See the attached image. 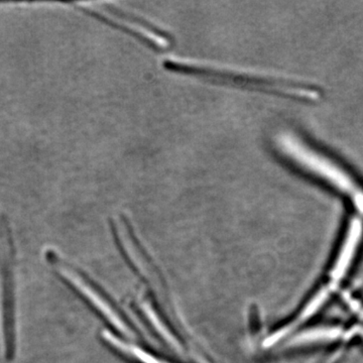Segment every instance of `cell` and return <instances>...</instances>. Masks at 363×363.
<instances>
[{
  "instance_id": "obj_1",
  "label": "cell",
  "mask_w": 363,
  "mask_h": 363,
  "mask_svg": "<svg viewBox=\"0 0 363 363\" xmlns=\"http://www.w3.org/2000/svg\"><path fill=\"white\" fill-rule=\"evenodd\" d=\"M278 143L285 156L292 160L300 168L330 184L332 187L342 194L350 196L357 211L363 216V190L358 187L343 169L328 157L310 149L295 136L281 135Z\"/></svg>"
},
{
  "instance_id": "obj_8",
  "label": "cell",
  "mask_w": 363,
  "mask_h": 363,
  "mask_svg": "<svg viewBox=\"0 0 363 363\" xmlns=\"http://www.w3.org/2000/svg\"><path fill=\"white\" fill-rule=\"evenodd\" d=\"M346 332L342 327L335 325H321L298 332L289 339L286 345L288 347H301V346L321 345L338 342L345 337Z\"/></svg>"
},
{
  "instance_id": "obj_4",
  "label": "cell",
  "mask_w": 363,
  "mask_h": 363,
  "mask_svg": "<svg viewBox=\"0 0 363 363\" xmlns=\"http://www.w3.org/2000/svg\"><path fill=\"white\" fill-rule=\"evenodd\" d=\"M50 259H52V266L56 267L62 278L66 279L68 284H70L77 292L80 293L93 307L96 308L98 311L101 313L116 329L124 332V333H128V329L124 324L123 320L119 317L111 303L99 293V291L91 285L89 281L83 278L78 272L72 269L65 262L58 259V257H50Z\"/></svg>"
},
{
  "instance_id": "obj_5",
  "label": "cell",
  "mask_w": 363,
  "mask_h": 363,
  "mask_svg": "<svg viewBox=\"0 0 363 363\" xmlns=\"http://www.w3.org/2000/svg\"><path fill=\"white\" fill-rule=\"evenodd\" d=\"M362 240L363 222L362 219L354 217L348 224L342 242L329 271L328 283L332 286L338 289L343 279L347 277L357 259Z\"/></svg>"
},
{
  "instance_id": "obj_3",
  "label": "cell",
  "mask_w": 363,
  "mask_h": 363,
  "mask_svg": "<svg viewBox=\"0 0 363 363\" xmlns=\"http://www.w3.org/2000/svg\"><path fill=\"white\" fill-rule=\"evenodd\" d=\"M109 11L112 13L116 14L118 18H123V23H119L109 16H105L104 14L98 13V11L87 9L86 13H90L91 16H96L104 23H108L116 26L118 30H123L124 32L130 33L136 39L142 40L150 47L154 48L155 50H166L171 47V35L164 33L161 28H157L156 26L152 25L145 20L133 16L130 13L117 9L116 7H109Z\"/></svg>"
},
{
  "instance_id": "obj_7",
  "label": "cell",
  "mask_w": 363,
  "mask_h": 363,
  "mask_svg": "<svg viewBox=\"0 0 363 363\" xmlns=\"http://www.w3.org/2000/svg\"><path fill=\"white\" fill-rule=\"evenodd\" d=\"M336 290H337V288L332 286L331 284L329 283L318 289L317 292L308 300L304 307L301 309L298 316L296 317L292 322H290V323L279 328L278 331L272 333V335L267 339L264 345L272 346L274 345V344L278 343L279 340L285 338L286 336L290 335L300 325L304 324L305 322L312 319V318L327 304L329 298L336 292Z\"/></svg>"
},
{
  "instance_id": "obj_2",
  "label": "cell",
  "mask_w": 363,
  "mask_h": 363,
  "mask_svg": "<svg viewBox=\"0 0 363 363\" xmlns=\"http://www.w3.org/2000/svg\"><path fill=\"white\" fill-rule=\"evenodd\" d=\"M164 67L169 71L200 76V77L212 79V80L228 83V84L247 86V87L257 88V90H262L272 94L304 98V99H315L317 97L316 92L302 89L300 86L294 85L286 81L262 77L253 74H245L242 72L220 68V67L200 65V64L184 61V60L174 59L164 60Z\"/></svg>"
},
{
  "instance_id": "obj_9",
  "label": "cell",
  "mask_w": 363,
  "mask_h": 363,
  "mask_svg": "<svg viewBox=\"0 0 363 363\" xmlns=\"http://www.w3.org/2000/svg\"><path fill=\"white\" fill-rule=\"evenodd\" d=\"M102 335H104V340H106V342L111 344L117 350L123 351L125 354L130 355L131 357L140 360L142 363H168L164 362V360L159 359V358L152 357L147 351L140 350V348L136 347L133 344L124 342V341L117 338L111 332H104Z\"/></svg>"
},
{
  "instance_id": "obj_6",
  "label": "cell",
  "mask_w": 363,
  "mask_h": 363,
  "mask_svg": "<svg viewBox=\"0 0 363 363\" xmlns=\"http://www.w3.org/2000/svg\"><path fill=\"white\" fill-rule=\"evenodd\" d=\"M9 236L4 238L0 233V257L4 272V330L7 357H13L14 352V307L13 283L11 267V241Z\"/></svg>"
}]
</instances>
